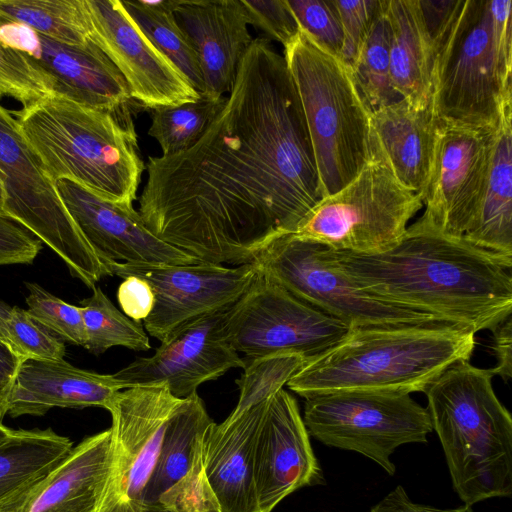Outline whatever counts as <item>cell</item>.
Masks as SVG:
<instances>
[{
    "mask_svg": "<svg viewBox=\"0 0 512 512\" xmlns=\"http://www.w3.org/2000/svg\"><path fill=\"white\" fill-rule=\"evenodd\" d=\"M475 333L450 324L350 329L286 384L306 398L334 392H425L448 367L469 361Z\"/></svg>",
    "mask_w": 512,
    "mask_h": 512,
    "instance_id": "cell-4",
    "label": "cell"
},
{
    "mask_svg": "<svg viewBox=\"0 0 512 512\" xmlns=\"http://www.w3.org/2000/svg\"><path fill=\"white\" fill-rule=\"evenodd\" d=\"M371 512H473V510L467 505L455 509H438L414 503L404 488L399 485L377 503Z\"/></svg>",
    "mask_w": 512,
    "mask_h": 512,
    "instance_id": "cell-47",
    "label": "cell"
},
{
    "mask_svg": "<svg viewBox=\"0 0 512 512\" xmlns=\"http://www.w3.org/2000/svg\"><path fill=\"white\" fill-rule=\"evenodd\" d=\"M0 20L68 44H84L91 35L85 0H0Z\"/></svg>",
    "mask_w": 512,
    "mask_h": 512,
    "instance_id": "cell-30",
    "label": "cell"
},
{
    "mask_svg": "<svg viewBox=\"0 0 512 512\" xmlns=\"http://www.w3.org/2000/svg\"><path fill=\"white\" fill-rule=\"evenodd\" d=\"M118 287L117 299L124 314L130 319L140 322L152 311L154 293L148 282L136 276H128Z\"/></svg>",
    "mask_w": 512,
    "mask_h": 512,
    "instance_id": "cell-44",
    "label": "cell"
},
{
    "mask_svg": "<svg viewBox=\"0 0 512 512\" xmlns=\"http://www.w3.org/2000/svg\"><path fill=\"white\" fill-rule=\"evenodd\" d=\"M111 462V429L83 439L0 512H96Z\"/></svg>",
    "mask_w": 512,
    "mask_h": 512,
    "instance_id": "cell-22",
    "label": "cell"
},
{
    "mask_svg": "<svg viewBox=\"0 0 512 512\" xmlns=\"http://www.w3.org/2000/svg\"><path fill=\"white\" fill-rule=\"evenodd\" d=\"M299 28L319 47L340 58L344 34L334 0H287Z\"/></svg>",
    "mask_w": 512,
    "mask_h": 512,
    "instance_id": "cell-39",
    "label": "cell"
},
{
    "mask_svg": "<svg viewBox=\"0 0 512 512\" xmlns=\"http://www.w3.org/2000/svg\"><path fill=\"white\" fill-rule=\"evenodd\" d=\"M102 264L108 276H136L151 286L154 306L143 325L160 342L198 318L229 309L258 273L254 262L236 267L207 262L169 265L107 260Z\"/></svg>",
    "mask_w": 512,
    "mask_h": 512,
    "instance_id": "cell-15",
    "label": "cell"
},
{
    "mask_svg": "<svg viewBox=\"0 0 512 512\" xmlns=\"http://www.w3.org/2000/svg\"><path fill=\"white\" fill-rule=\"evenodd\" d=\"M283 57L301 102L324 198L350 183L372 159V110L351 68L301 29Z\"/></svg>",
    "mask_w": 512,
    "mask_h": 512,
    "instance_id": "cell-7",
    "label": "cell"
},
{
    "mask_svg": "<svg viewBox=\"0 0 512 512\" xmlns=\"http://www.w3.org/2000/svg\"><path fill=\"white\" fill-rule=\"evenodd\" d=\"M173 13L198 56L202 96L229 94L253 42L242 0H173Z\"/></svg>",
    "mask_w": 512,
    "mask_h": 512,
    "instance_id": "cell-21",
    "label": "cell"
},
{
    "mask_svg": "<svg viewBox=\"0 0 512 512\" xmlns=\"http://www.w3.org/2000/svg\"><path fill=\"white\" fill-rule=\"evenodd\" d=\"M260 272L312 307L350 329L448 324L437 317L388 302L361 289L328 265L316 242L278 233L256 255ZM452 325V324H450Z\"/></svg>",
    "mask_w": 512,
    "mask_h": 512,
    "instance_id": "cell-10",
    "label": "cell"
},
{
    "mask_svg": "<svg viewBox=\"0 0 512 512\" xmlns=\"http://www.w3.org/2000/svg\"><path fill=\"white\" fill-rule=\"evenodd\" d=\"M371 124L397 180L422 197L434 149L435 118L430 109L419 110L400 99L372 111Z\"/></svg>",
    "mask_w": 512,
    "mask_h": 512,
    "instance_id": "cell-25",
    "label": "cell"
},
{
    "mask_svg": "<svg viewBox=\"0 0 512 512\" xmlns=\"http://www.w3.org/2000/svg\"><path fill=\"white\" fill-rule=\"evenodd\" d=\"M260 512H271L294 491L323 483L295 398L281 389L270 399L254 454Z\"/></svg>",
    "mask_w": 512,
    "mask_h": 512,
    "instance_id": "cell-20",
    "label": "cell"
},
{
    "mask_svg": "<svg viewBox=\"0 0 512 512\" xmlns=\"http://www.w3.org/2000/svg\"><path fill=\"white\" fill-rule=\"evenodd\" d=\"M225 311L180 327L161 342L153 355L136 358L114 377L125 389L166 383L173 396L185 399L197 393L201 384L232 368H244V360L224 335Z\"/></svg>",
    "mask_w": 512,
    "mask_h": 512,
    "instance_id": "cell-18",
    "label": "cell"
},
{
    "mask_svg": "<svg viewBox=\"0 0 512 512\" xmlns=\"http://www.w3.org/2000/svg\"><path fill=\"white\" fill-rule=\"evenodd\" d=\"M130 105L107 111L51 94L23 107L16 119L54 182L71 180L131 208L145 165Z\"/></svg>",
    "mask_w": 512,
    "mask_h": 512,
    "instance_id": "cell-5",
    "label": "cell"
},
{
    "mask_svg": "<svg viewBox=\"0 0 512 512\" xmlns=\"http://www.w3.org/2000/svg\"><path fill=\"white\" fill-rule=\"evenodd\" d=\"M41 240L0 210V265L30 264L42 249Z\"/></svg>",
    "mask_w": 512,
    "mask_h": 512,
    "instance_id": "cell-43",
    "label": "cell"
},
{
    "mask_svg": "<svg viewBox=\"0 0 512 512\" xmlns=\"http://www.w3.org/2000/svg\"><path fill=\"white\" fill-rule=\"evenodd\" d=\"M223 331L247 358L293 353L309 361L350 331L342 321L293 296L259 271L224 313Z\"/></svg>",
    "mask_w": 512,
    "mask_h": 512,
    "instance_id": "cell-12",
    "label": "cell"
},
{
    "mask_svg": "<svg viewBox=\"0 0 512 512\" xmlns=\"http://www.w3.org/2000/svg\"><path fill=\"white\" fill-rule=\"evenodd\" d=\"M512 103L493 130L482 198L463 237L482 249L512 256Z\"/></svg>",
    "mask_w": 512,
    "mask_h": 512,
    "instance_id": "cell-27",
    "label": "cell"
},
{
    "mask_svg": "<svg viewBox=\"0 0 512 512\" xmlns=\"http://www.w3.org/2000/svg\"><path fill=\"white\" fill-rule=\"evenodd\" d=\"M0 40L26 58L52 95L107 111L133 103L125 79L92 40L62 43L5 20H0Z\"/></svg>",
    "mask_w": 512,
    "mask_h": 512,
    "instance_id": "cell-16",
    "label": "cell"
},
{
    "mask_svg": "<svg viewBox=\"0 0 512 512\" xmlns=\"http://www.w3.org/2000/svg\"><path fill=\"white\" fill-rule=\"evenodd\" d=\"M157 512H170V511H168V510H166V509L161 508V509H160V510H158Z\"/></svg>",
    "mask_w": 512,
    "mask_h": 512,
    "instance_id": "cell-51",
    "label": "cell"
},
{
    "mask_svg": "<svg viewBox=\"0 0 512 512\" xmlns=\"http://www.w3.org/2000/svg\"><path fill=\"white\" fill-rule=\"evenodd\" d=\"M48 95L42 76L21 53L0 40V97L12 98L25 107Z\"/></svg>",
    "mask_w": 512,
    "mask_h": 512,
    "instance_id": "cell-40",
    "label": "cell"
},
{
    "mask_svg": "<svg viewBox=\"0 0 512 512\" xmlns=\"http://www.w3.org/2000/svg\"><path fill=\"white\" fill-rule=\"evenodd\" d=\"M125 10L149 40L183 73L193 88L203 94L198 56L173 13V0L121 1Z\"/></svg>",
    "mask_w": 512,
    "mask_h": 512,
    "instance_id": "cell-31",
    "label": "cell"
},
{
    "mask_svg": "<svg viewBox=\"0 0 512 512\" xmlns=\"http://www.w3.org/2000/svg\"><path fill=\"white\" fill-rule=\"evenodd\" d=\"M0 210L32 231L93 289L106 270L66 211L55 182L22 135L17 119L0 105Z\"/></svg>",
    "mask_w": 512,
    "mask_h": 512,
    "instance_id": "cell-9",
    "label": "cell"
},
{
    "mask_svg": "<svg viewBox=\"0 0 512 512\" xmlns=\"http://www.w3.org/2000/svg\"><path fill=\"white\" fill-rule=\"evenodd\" d=\"M25 284L29 291L27 311L61 340L84 347L86 332L80 307L66 303L36 283Z\"/></svg>",
    "mask_w": 512,
    "mask_h": 512,
    "instance_id": "cell-37",
    "label": "cell"
},
{
    "mask_svg": "<svg viewBox=\"0 0 512 512\" xmlns=\"http://www.w3.org/2000/svg\"><path fill=\"white\" fill-rule=\"evenodd\" d=\"M422 206L421 195L397 180L376 143L360 173L314 206L293 234L333 250L379 253L403 238Z\"/></svg>",
    "mask_w": 512,
    "mask_h": 512,
    "instance_id": "cell-8",
    "label": "cell"
},
{
    "mask_svg": "<svg viewBox=\"0 0 512 512\" xmlns=\"http://www.w3.org/2000/svg\"><path fill=\"white\" fill-rule=\"evenodd\" d=\"M73 448L51 428L15 430L0 446V504L47 473Z\"/></svg>",
    "mask_w": 512,
    "mask_h": 512,
    "instance_id": "cell-29",
    "label": "cell"
},
{
    "mask_svg": "<svg viewBox=\"0 0 512 512\" xmlns=\"http://www.w3.org/2000/svg\"><path fill=\"white\" fill-rule=\"evenodd\" d=\"M92 290V295L81 300L79 306L86 332L84 348L94 355L114 346L148 351L151 344L141 323L116 308L100 287Z\"/></svg>",
    "mask_w": 512,
    "mask_h": 512,
    "instance_id": "cell-32",
    "label": "cell"
},
{
    "mask_svg": "<svg viewBox=\"0 0 512 512\" xmlns=\"http://www.w3.org/2000/svg\"><path fill=\"white\" fill-rule=\"evenodd\" d=\"M394 90L411 106L430 109L433 39L420 0H386Z\"/></svg>",
    "mask_w": 512,
    "mask_h": 512,
    "instance_id": "cell-26",
    "label": "cell"
},
{
    "mask_svg": "<svg viewBox=\"0 0 512 512\" xmlns=\"http://www.w3.org/2000/svg\"><path fill=\"white\" fill-rule=\"evenodd\" d=\"M212 422L197 393L182 400L168 421L158 460L145 491L147 509L159 507L161 496L187 473L196 442Z\"/></svg>",
    "mask_w": 512,
    "mask_h": 512,
    "instance_id": "cell-28",
    "label": "cell"
},
{
    "mask_svg": "<svg viewBox=\"0 0 512 512\" xmlns=\"http://www.w3.org/2000/svg\"><path fill=\"white\" fill-rule=\"evenodd\" d=\"M145 168L138 212L147 228L212 264L253 263L323 199L295 84L266 37L253 39L200 139Z\"/></svg>",
    "mask_w": 512,
    "mask_h": 512,
    "instance_id": "cell-1",
    "label": "cell"
},
{
    "mask_svg": "<svg viewBox=\"0 0 512 512\" xmlns=\"http://www.w3.org/2000/svg\"><path fill=\"white\" fill-rule=\"evenodd\" d=\"M382 12L368 32L351 67L356 84L372 111L400 100L390 73V27Z\"/></svg>",
    "mask_w": 512,
    "mask_h": 512,
    "instance_id": "cell-33",
    "label": "cell"
},
{
    "mask_svg": "<svg viewBox=\"0 0 512 512\" xmlns=\"http://www.w3.org/2000/svg\"><path fill=\"white\" fill-rule=\"evenodd\" d=\"M204 433L196 442L189 470L161 496L159 507L170 512H220L218 501L205 474L202 454Z\"/></svg>",
    "mask_w": 512,
    "mask_h": 512,
    "instance_id": "cell-38",
    "label": "cell"
},
{
    "mask_svg": "<svg viewBox=\"0 0 512 512\" xmlns=\"http://www.w3.org/2000/svg\"><path fill=\"white\" fill-rule=\"evenodd\" d=\"M243 360L244 373L236 381L239 401L227 419H234L248 408L270 399L306 362L302 356L293 353Z\"/></svg>",
    "mask_w": 512,
    "mask_h": 512,
    "instance_id": "cell-35",
    "label": "cell"
},
{
    "mask_svg": "<svg viewBox=\"0 0 512 512\" xmlns=\"http://www.w3.org/2000/svg\"><path fill=\"white\" fill-rule=\"evenodd\" d=\"M318 245L321 258L361 289L475 334L512 315V256L464 237L407 229L397 244L374 254Z\"/></svg>",
    "mask_w": 512,
    "mask_h": 512,
    "instance_id": "cell-2",
    "label": "cell"
},
{
    "mask_svg": "<svg viewBox=\"0 0 512 512\" xmlns=\"http://www.w3.org/2000/svg\"><path fill=\"white\" fill-rule=\"evenodd\" d=\"M22 359L0 338V424L7 414L8 401Z\"/></svg>",
    "mask_w": 512,
    "mask_h": 512,
    "instance_id": "cell-46",
    "label": "cell"
},
{
    "mask_svg": "<svg viewBox=\"0 0 512 512\" xmlns=\"http://www.w3.org/2000/svg\"><path fill=\"white\" fill-rule=\"evenodd\" d=\"M10 347L24 359L62 360L64 342L18 306L8 307L4 317Z\"/></svg>",
    "mask_w": 512,
    "mask_h": 512,
    "instance_id": "cell-36",
    "label": "cell"
},
{
    "mask_svg": "<svg viewBox=\"0 0 512 512\" xmlns=\"http://www.w3.org/2000/svg\"><path fill=\"white\" fill-rule=\"evenodd\" d=\"M270 399L248 408L234 419L226 418L220 424L213 421L204 433L205 474L220 512H260L254 454Z\"/></svg>",
    "mask_w": 512,
    "mask_h": 512,
    "instance_id": "cell-23",
    "label": "cell"
},
{
    "mask_svg": "<svg viewBox=\"0 0 512 512\" xmlns=\"http://www.w3.org/2000/svg\"><path fill=\"white\" fill-rule=\"evenodd\" d=\"M2 198H3V188H2L1 178H0V207H1V203H2Z\"/></svg>",
    "mask_w": 512,
    "mask_h": 512,
    "instance_id": "cell-50",
    "label": "cell"
},
{
    "mask_svg": "<svg viewBox=\"0 0 512 512\" xmlns=\"http://www.w3.org/2000/svg\"><path fill=\"white\" fill-rule=\"evenodd\" d=\"M15 430L0 424V446L3 445L13 434Z\"/></svg>",
    "mask_w": 512,
    "mask_h": 512,
    "instance_id": "cell-49",
    "label": "cell"
},
{
    "mask_svg": "<svg viewBox=\"0 0 512 512\" xmlns=\"http://www.w3.org/2000/svg\"><path fill=\"white\" fill-rule=\"evenodd\" d=\"M334 1L344 34L340 59L351 68L368 32L382 12L385 0Z\"/></svg>",
    "mask_w": 512,
    "mask_h": 512,
    "instance_id": "cell-41",
    "label": "cell"
},
{
    "mask_svg": "<svg viewBox=\"0 0 512 512\" xmlns=\"http://www.w3.org/2000/svg\"><path fill=\"white\" fill-rule=\"evenodd\" d=\"M55 185L66 211L101 262H202L156 237L134 207L104 200L71 180L59 179Z\"/></svg>",
    "mask_w": 512,
    "mask_h": 512,
    "instance_id": "cell-19",
    "label": "cell"
},
{
    "mask_svg": "<svg viewBox=\"0 0 512 512\" xmlns=\"http://www.w3.org/2000/svg\"><path fill=\"white\" fill-rule=\"evenodd\" d=\"M249 24L286 47L299 33V25L287 0H242Z\"/></svg>",
    "mask_w": 512,
    "mask_h": 512,
    "instance_id": "cell-42",
    "label": "cell"
},
{
    "mask_svg": "<svg viewBox=\"0 0 512 512\" xmlns=\"http://www.w3.org/2000/svg\"><path fill=\"white\" fill-rule=\"evenodd\" d=\"M9 306L0 302V338L9 344L8 335L5 328L4 317ZM10 346V345H9Z\"/></svg>",
    "mask_w": 512,
    "mask_h": 512,
    "instance_id": "cell-48",
    "label": "cell"
},
{
    "mask_svg": "<svg viewBox=\"0 0 512 512\" xmlns=\"http://www.w3.org/2000/svg\"><path fill=\"white\" fill-rule=\"evenodd\" d=\"M225 99L201 95L194 102L151 110L148 134L158 142L163 156L184 151L200 139Z\"/></svg>",
    "mask_w": 512,
    "mask_h": 512,
    "instance_id": "cell-34",
    "label": "cell"
},
{
    "mask_svg": "<svg viewBox=\"0 0 512 512\" xmlns=\"http://www.w3.org/2000/svg\"><path fill=\"white\" fill-rule=\"evenodd\" d=\"M493 130L435 118L432 163L422 194L425 211L409 231L463 237L482 198Z\"/></svg>",
    "mask_w": 512,
    "mask_h": 512,
    "instance_id": "cell-14",
    "label": "cell"
},
{
    "mask_svg": "<svg viewBox=\"0 0 512 512\" xmlns=\"http://www.w3.org/2000/svg\"><path fill=\"white\" fill-rule=\"evenodd\" d=\"M512 1L450 0L425 17L433 39L430 111L490 129L512 103Z\"/></svg>",
    "mask_w": 512,
    "mask_h": 512,
    "instance_id": "cell-3",
    "label": "cell"
},
{
    "mask_svg": "<svg viewBox=\"0 0 512 512\" xmlns=\"http://www.w3.org/2000/svg\"><path fill=\"white\" fill-rule=\"evenodd\" d=\"M122 389L113 374L79 369L64 359H24L17 370L7 414L42 416L53 407L107 409Z\"/></svg>",
    "mask_w": 512,
    "mask_h": 512,
    "instance_id": "cell-24",
    "label": "cell"
},
{
    "mask_svg": "<svg viewBox=\"0 0 512 512\" xmlns=\"http://www.w3.org/2000/svg\"><path fill=\"white\" fill-rule=\"evenodd\" d=\"M491 369L460 361L425 390L453 487L467 506L512 493V418Z\"/></svg>",
    "mask_w": 512,
    "mask_h": 512,
    "instance_id": "cell-6",
    "label": "cell"
},
{
    "mask_svg": "<svg viewBox=\"0 0 512 512\" xmlns=\"http://www.w3.org/2000/svg\"><path fill=\"white\" fill-rule=\"evenodd\" d=\"M183 399L166 383L119 391L107 410L112 417L111 462L96 512H156L144 496L168 421Z\"/></svg>",
    "mask_w": 512,
    "mask_h": 512,
    "instance_id": "cell-13",
    "label": "cell"
},
{
    "mask_svg": "<svg viewBox=\"0 0 512 512\" xmlns=\"http://www.w3.org/2000/svg\"><path fill=\"white\" fill-rule=\"evenodd\" d=\"M304 424L323 444L354 451L371 459L389 475L390 457L401 445L424 443L433 431L426 408L410 394L334 392L306 398Z\"/></svg>",
    "mask_w": 512,
    "mask_h": 512,
    "instance_id": "cell-11",
    "label": "cell"
},
{
    "mask_svg": "<svg viewBox=\"0 0 512 512\" xmlns=\"http://www.w3.org/2000/svg\"><path fill=\"white\" fill-rule=\"evenodd\" d=\"M491 332V348L496 358V365L490 369L494 376L508 381L512 377V315L501 321Z\"/></svg>",
    "mask_w": 512,
    "mask_h": 512,
    "instance_id": "cell-45",
    "label": "cell"
},
{
    "mask_svg": "<svg viewBox=\"0 0 512 512\" xmlns=\"http://www.w3.org/2000/svg\"><path fill=\"white\" fill-rule=\"evenodd\" d=\"M92 40L125 79L133 103L146 110L177 106L201 95L145 35L119 0H85Z\"/></svg>",
    "mask_w": 512,
    "mask_h": 512,
    "instance_id": "cell-17",
    "label": "cell"
}]
</instances>
